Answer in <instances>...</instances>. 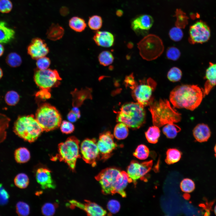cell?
<instances>
[{
  "label": "cell",
  "instance_id": "18",
  "mask_svg": "<svg viewBox=\"0 0 216 216\" xmlns=\"http://www.w3.org/2000/svg\"><path fill=\"white\" fill-rule=\"evenodd\" d=\"M206 82L202 89L204 97L216 85V63L209 62L205 76Z\"/></svg>",
  "mask_w": 216,
  "mask_h": 216
},
{
  "label": "cell",
  "instance_id": "34",
  "mask_svg": "<svg viewBox=\"0 0 216 216\" xmlns=\"http://www.w3.org/2000/svg\"><path fill=\"white\" fill-rule=\"evenodd\" d=\"M6 61L8 65L13 68L19 66L22 62L21 57L16 52H11L9 53L6 58Z\"/></svg>",
  "mask_w": 216,
  "mask_h": 216
},
{
  "label": "cell",
  "instance_id": "32",
  "mask_svg": "<svg viewBox=\"0 0 216 216\" xmlns=\"http://www.w3.org/2000/svg\"><path fill=\"white\" fill-rule=\"evenodd\" d=\"M176 20L175 26L181 28H184L188 24V18L185 13L180 9H177L176 12Z\"/></svg>",
  "mask_w": 216,
  "mask_h": 216
},
{
  "label": "cell",
  "instance_id": "57",
  "mask_svg": "<svg viewBox=\"0 0 216 216\" xmlns=\"http://www.w3.org/2000/svg\"><path fill=\"white\" fill-rule=\"evenodd\" d=\"M214 212L216 215V205L215 206L214 208Z\"/></svg>",
  "mask_w": 216,
  "mask_h": 216
},
{
  "label": "cell",
  "instance_id": "51",
  "mask_svg": "<svg viewBox=\"0 0 216 216\" xmlns=\"http://www.w3.org/2000/svg\"><path fill=\"white\" fill-rule=\"evenodd\" d=\"M79 118L78 116L71 110L67 115V118L68 121L72 123L76 122Z\"/></svg>",
  "mask_w": 216,
  "mask_h": 216
},
{
  "label": "cell",
  "instance_id": "39",
  "mask_svg": "<svg viewBox=\"0 0 216 216\" xmlns=\"http://www.w3.org/2000/svg\"><path fill=\"white\" fill-rule=\"evenodd\" d=\"M102 22V19L100 16L94 15L89 17L88 25L91 29L97 30L101 28Z\"/></svg>",
  "mask_w": 216,
  "mask_h": 216
},
{
  "label": "cell",
  "instance_id": "13",
  "mask_svg": "<svg viewBox=\"0 0 216 216\" xmlns=\"http://www.w3.org/2000/svg\"><path fill=\"white\" fill-rule=\"evenodd\" d=\"M153 161L150 160L140 163L132 160L128 167L127 173L131 182L134 184L137 180L143 177L151 170Z\"/></svg>",
  "mask_w": 216,
  "mask_h": 216
},
{
  "label": "cell",
  "instance_id": "46",
  "mask_svg": "<svg viewBox=\"0 0 216 216\" xmlns=\"http://www.w3.org/2000/svg\"><path fill=\"white\" fill-rule=\"evenodd\" d=\"M107 207L110 214H116L119 211L120 204L117 200H111L108 202Z\"/></svg>",
  "mask_w": 216,
  "mask_h": 216
},
{
  "label": "cell",
  "instance_id": "26",
  "mask_svg": "<svg viewBox=\"0 0 216 216\" xmlns=\"http://www.w3.org/2000/svg\"><path fill=\"white\" fill-rule=\"evenodd\" d=\"M145 135L149 142L152 144L157 143L160 135L159 127L154 125L150 127L145 132Z\"/></svg>",
  "mask_w": 216,
  "mask_h": 216
},
{
  "label": "cell",
  "instance_id": "14",
  "mask_svg": "<svg viewBox=\"0 0 216 216\" xmlns=\"http://www.w3.org/2000/svg\"><path fill=\"white\" fill-rule=\"evenodd\" d=\"M97 145L101 155V158L104 160L110 157L112 152L117 146L114 141L113 135L109 131L100 135Z\"/></svg>",
  "mask_w": 216,
  "mask_h": 216
},
{
  "label": "cell",
  "instance_id": "54",
  "mask_svg": "<svg viewBox=\"0 0 216 216\" xmlns=\"http://www.w3.org/2000/svg\"><path fill=\"white\" fill-rule=\"evenodd\" d=\"M116 14L118 16H121L123 14V12L121 10H118L116 11Z\"/></svg>",
  "mask_w": 216,
  "mask_h": 216
},
{
  "label": "cell",
  "instance_id": "44",
  "mask_svg": "<svg viewBox=\"0 0 216 216\" xmlns=\"http://www.w3.org/2000/svg\"><path fill=\"white\" fill-rule=\"evenodd\" d=\"M36 65L38 69L44 70L48 68L51 64L50 59L45 56L37 59Z\"/></svg>",
  "mask_w": 216,
  "mask_h": 216
},
{
  "label": "cell",
  "instance_id": "56",
  "mask_svg": "<svg viewBox=\"0 0 216 216\" xmlns=\"http://www.w3.org/2000/svg\"><path fill=\"white\" fill-rule=\"evenodd\" d=\"M214 155L215 157H216V144H215L214 147Z\"/></svg>",
  "mask_w": 216,
  "mask_h": 216
},
{
  "label": "cell",
  "instance_id": "9",
  "mask_svg": "<svg viewBox=\"0 0 216 216\" xmlns=\"http://www.w3.org/2000/svg\"><path fill=\"white\" fill-rule=\"evenodd\" d=\"M156 85V82L151 78L140 80L132 89L133 98L144 107L149 105L153 100L152 94Z\"/></svg>",
  "mask_w": 216,
  "mask_h": 216
},
{
  "label": "cell",
  "instance_id": "47",
  "mask_svg": "<svg viewBox=\"0 0 216 216\" xmlns=\"http://www.w3.org/2000/svg\"><path fill=\"white\" fill-rule=\"evenodd\" d=\"M9 198L8 193L3 187L2 184L0 183V205L4 206L7 204Z\"/></svg>",
  "mask_w": 216,
  "mask_h": 216
},
{
  "label": "cell",
  "instance_id": "8",
  "mask_svg": "<svg viewBox=\"0 0 216 216\" xmlns=\"http://www.w3.org/2000/svg\"><path fill=\"white\" fill-rule=\"evenodd\" d=\"M140 53L143 59L148 60L154 59L159 57L164 50L162 40L158 36L148 35L137 44Z\"/></svg>",
  "mask_w": 216,
  "mask_h": 216
},
{
  "label": "cell",
  "instance_id": "21",
  "mask_svg": "<svg viewBox=\"0 0 216 216\" xmlns=\"http://www.w3.org/2000/svg\"><path fill=\"white\" fill-rule=\"evenodd\" d=\"M193 136L198 142H207L211 137V132L208 126L204 123H200L196 125L193 130Z\"/></svg>",
  "mask_w": 216,
  "mask_h": 216
},
{
  "label": "cell",
  "instance_id": "25",
  "mask_svg": "<svg viewBox=\"0 0 216 216\" xmlns=\"http://www.w3.org/2000/svg\"><path fill=\"white\" fill-rule=\"evenodd\" d=\"M70 28L75 31L81 32L84 31L86 27L84 20L78 16L72 17L69 21Z\"/></svg>",
  "mask_w": 216,
  "mask_h": 216
},
{
  "label": "cell",
  "instance_id": "20",
  "mask_svg": "<svg viewBox=\"0 0 216 216\" xmlns=\"http://www.w3.org/2000/svg\"><path fill=\"white\" fill-rule=\"evenodd\" d=\"M93 39L98 45L105 47L112 46L114 41L113 35L111 33L106 31L96 32Z\"/></svg>",
  "mask_w": 216,
  "mask_h": 216
},
{
  "label": "cell",
  "instance_id": "28",
  "mask_svg": "<svg viewBox=\"0 0 216 216\" xmlns=\"http://www.w3.org/2000/svg\"><path fill=\"white\" fill-rule=\"evenodd\" d=\"M182 153L178 149L174 148L168 149L166 152L165 162L168 164L175 163L180 159Z\"/></svg>",
  "mask_w": 216,
  "mask_h": 216
},
{
  "label": "cell",
  "instance_id": "52",
  "mask_svg": "<svg viewBox=\"0 0 216 216\" xmlns=\"http://www.w3.org/2000/svg\"><path fill=\"white\" fill-rule=\"evenodd\" d=\"M60 13L62 16H65L69 14V10L67 7L63 6L60 9Z\"/></svg>",
  "mask_w": 216,
  "mask_h": 216
},
{
  "label": "cell",
  "instance_id": "6",
  "mask_svg": "<svg viewBox=\"0 0 216 216\" xmlns=\"http://www.w3.org/2000/svg\"><path fill=\"white\" fill-rule=\"evenodd\" d=\"M35 117L43 131L49 132L58 128L62 121L58 110L47 103H43L39 106Z\"/></svg>",
  "mask_w": 216,
  "mask_h": 216
},
{
  "label": "cell",
  "instance_id": "22",
  "mask_svg": "<svg viewBox=\"0 0 216 216\" xmlns=\"http://www.w3.org/2000/svg\"><path fill=\"white\" fill-rule=\"evenodd\" d=\"M15 32L8 27L4 22H0V43L7 44L14 37Z\"/></svg>",
  "mask_w": 216,
  "mask_h": 216
},
{
  "label": "cell",
  "instance_id": "42",
  "mask_svg": "<svg viewBox=\"0 0 216 216\" xmlns=\"http://www.w3.org/2000/svg\"><path fill=\"white\" fill-rule=\"evenodd\" d=\"M57 206L55 204L47 202L44 204L41 208L43 214L46 216H52L55 213Z\"/></svg>",
  "mask_w": 216,
  "mask_h": 216
},
{
  "label": "cell",
  "instance_id": "27",
  "mask_svg": "<svg viewBox=\"0 0 216 216\" xmlns=\"http://www.w3.org/2000/svg\"><path fill=\"white\" fill-rule=\"evenodd\" d=\"M181 130L180 127L173 123L165 125L163 128L162 131L167 138L173 139L176 136Z\"/></svg>",
  "mask_w": 216,
  "mask_h": 216
},
{
  "label": "cell",
  "instance_id": "37",
  "mask_svg": "<svg viewBox=\"0 0 216 216\" xmlns=\"http://www.w3.org/2000/svg\"><path fill=\"white\" fill-rule=\"evenodd\" d=\"M195 187L194 182L191 179L189 178L184 179L180 184V188L181 190L186 193H190L193 192Z\"/></svg>",
  "mask_w": 216,
  "mask_h": 216
},
{
  "label": "cell",
  "instance_id": "45",
  "mask_svg": "<svg viewBox=\"0 0 216 216\" xmlns=\"http://www.w3.org/2000/svg\"><path fill=\"white\" fill-rule=\"evenodd\" d=\"M180 54V51L178 48L172 46L168 49L166 55L168 59L171 60L176 61L179 58Z\"/></svg>",
  "mask_w": 216,
  "mask_h": 216
},
{
  "label": "cell",
  "instance_id": "41",
  "mask_svg": "<svg viewBox=\"0 0 216 216\" xmlns=\"http://www.w3.org/2000/svg\"><path fill=\"white\" fill-rule=\"evenodd\" d=\"M169 34L170 39L172 40L178 41L180 40L182 38L183 33L181 28L175 26L170 29Z\"/></svg>",
  "mask_w": 216,
  "mask_h": 216
},
{
  "label": "cell",
  "instance_id": "30",
  "mask_svg": "<svg viewBox=\"0 0 216 216\" xmlns=\"http://www.w3.org/2000/svg\"><path fill=\"white\" fill-rule=\"evenodd\" d=\"M10 121L9 118L5 115L0 113V143L6 138V130L9 127Z\"/></svg>",
  "mask_w": 216,
  "mask_h": 216
},
{
  "label": "cell",
  "instance_id": "11",
  "mask_svg": "<svg viewBox=\"0 0 216 216\" xmlns=\"http://www.w3.org/2000/svg\"><path fill=\"white\" fill-rule=\"evenodd\" d=\"M188 40L192 44H202L207 41L211 36V30L205 22L200 20L190 26Z\"/></svg>",
  "mask_w": 216,
  "mask_h": 216
},
{
  "label": "cell",
  "instance_id": "24",
  "mask_svg": "<svg viewBox=\"0 0 216 216\" xmlns=\"http://www.w3.org/2000/svg\"><path fill=\"white\" fill-rule=\"evenodd\" d=\"M14 156L15 161L19 164L28 162L31 157L29 151L24 147H20L16 149L14 152Z\"/></svg>",
  "mask_w": 216,
  "mask_h": 216
},
{
  "label": "cell",
  "instance_id": "4",
  "mask_svg": "<svg viewBox=\"0 0 216 216\" xmlns=\"http://www.w3.org/2000/svg\"><path fill=\"white\" fill-rule=\"evenodd\" d=\"M13 131L19 137L30 143L35 141L43 131L32 114L19 116L14 123Z\"/></svg>",
  "mask_w": 216,
  "mask_h": 216
},
{
  "label": "cell",
  "instance_id": "35",
  "mask_svg": "<svg viewBox=\"0 0 216 216\" xmlns=\"http://www.w3.org/2000/svg\"><path fill=\"white\" fill-rule=\"evenodd\" d=\"M5 101L6 104L10 106H14L19 102L20 96L18 94L14 91H8L5 95Z\"/></svg>",
  "mask_w": 216,
  "mask_h": 216
},
{
  "label": "cell",
  "instance_id": "31",
  "mask_svg": "<svg viewBox=\"0 0 216 216\" xmlns=\"http://www.w3.org/2000/svg\"><path fill=\"white\" fill-rule=\"evenodd\" d=\"M14 182L15 185L20 189H25L28 186L29 180L28 176L25 173L18 174L14 177Z\"/></svg>",
  "mask_w": 216,
  "mask_h": 216
},
{
  "label": "cell",
  "instance_id": "36",
  "mask_svg": "<svg viewBox=\"0 0 216 216\" xmlns=\"http://www.w3.org/2000/svg\"><path fill=\"white\" fill-rule=\"evenodd\" d=\"M114 57L112 54L109 51H105L101 52L98 56L99 61L102 65L108 66L113 62Z\"/></svg>",
  "mask_w": 216,
  "mask_h": 216
},
{
  "label": "cell",
  "instance_id": "15",
  "mask_svg": "<svg viewBox=\"0 0 216 216\" xmlns=\"http://www.w3.org/2000/svg\"><path fill=\"white\" fill-rule=\"evenodd\" d=\"M85 201V203H82L74 200H71L69 201L70 207L81 209L88 216H103L106 214V211L98 204L88 200Z\"/></svg>",
  "mask_w": 216,
  "mask_h": 216
},
{
  "label": "cell",
  "instance_id": "16",
  "mask_svg": "<svg viewBox=\"0 0 216 216\" xmlns=\"http://www.w3.org/2000/svg\"><path fill=\"white\" fill-rule=\"evenodd\" d=\"M27 52L34 59H37L45 56L49 50L45 41L41 38H36L33 39L28 46Z\"/></svg>",
  "mask_w": 216,
  "mask_h": 216
},
{
  "label": "cell",
  "instance_id": "49",
  "mask_svg": "<svg viewBox=\"0 0 216 216\" xmlns=\"http://www.w3.org/2000/svg\"><path fill=\"white\" fill-rule=\"evenodd\" d=\"M35 96L42 100L50 98L51 97L50 89L40 88V90L36 93Z\"/></svg>",
  "mask_w": 216,
  "mask_h": 216
},
{
  "label": "cell",
  "instance_id": "55",
  "mask_svg": "<svg viewBox=\"0 0 216 216\" xmlns=\"http://www.w3.org/2000/svg\"><path fill=\"white\" fill-rule=\"evenodd\" d=\"M3 73L2 70L1 68H0V79L2 78L3 76Z\"/></svg>",
  "mask_w": 216,
  "mask_h": 216
},
{
  "label": "cell",
  "instance_id": "48",
  "mask_svg": "<svg viewBox=\"0 0 216 216\" xmlns=\"http://www.w3.org/2000/svg\"><path fill=\"white\" fill-rule=\"evenodd\" d=\"M13 7V5L10 0H0V12L3 13L10 12Z\"/></svg>",
  "mask_w": 216,
  "mask_h": 216
},
{
  "label": "cell",
  "instance_id": "19",
  "mask_svg": "<svg viewBox=\"0 0 216 216\" xmlns=\"http://www.w3.org/2000/svg\"><path fill=\"white\" fill-rule=\"evenodd\" d=\"M154 23L153 17L150 15L143 14L135 18L132 22L131 26L135 31H147L152 26Z\"/></svg>",
  "mask_w": 216,
  "mask_h": 216
},
{
  "label": "cell",
  "instance_id": "23",
  "mask_svg": "<svg viewBox=\"0 0 216 216\" xmlns=\"http://www.w3.org/2000/svg\"><path fill=\"white\" fill-rule=\"evenodd\" d=\"M64 34L63 28L58 24L52 23L47 30L46 35L48 38L52 41L61 39Z\"/></svg>",
  "mask_w": 216,
  "mask_h": 216
},
{
  "label": "cell",
  "instance_id": "38",
  "mask_svg": "<svg viewBox=\"0 0 216 216\" xmlns=\"http://www.w3.org/2000/svg\"><path fill=\"white\" fill-rule=\"evenodd\" d=\"M16 211L19 216H27L30 213V207L26 203L19 201L16 204Z\"/></svg>",
  "mask_w": 216,
  "mask_h": 216
},
{
  "label": "cell",
  "instance_id": "12",
  "mask_svg": "<svg viewBox=\"0 0 216 216\" xmlns=\"http://www.w3.org/2000/svg\"><path fill=\"white\" fill-rule=\"evenodd\" d=\"M80 151L83 160L93 166L96 165L100 153L95 139H86L81 143Z\"/></svg>",
  "mask_w": 216,
  "mask_h": 216
},
{
  "label": "cell",
  "instance_id": "7",
  "mask_svg": "<svg viewBox=\"0 0 216 216\" xmlns=\"http://www.w3.org/2000/svg\"><path fill=\"white\" fill-rule=\"evenodd\" d=\"M79 144L80 141L76 137L71 136L58 145L57 158L67 164L72 171L75 170L77 159L81 157Z\"/></svg>",
  "mask_w": 216,
  "mask_h": 216
},
{
  "label": "cell",
  "instance_id": "5",
  "mask_svg": "<svg viewBox=\"0 0 216 216\" xmlns=\"http://www.w3.org/2000/svg\"><path fill=\"white\" fill-rule=\"evenodd\" d=\"M146 116L143 106L137 102H131L122 106L118 113L117 120L128 127L138 129L145 123Z\"/></svg>",
  "mask_w": 216,
  "mask_h": 216
},
{
  "label": "cell",
  "instance_id": "29",
  "mask_svg": "<svg viewBox=\"0 0 216 216\" xmlns=\"http://www.w3.org/2000/svg\"><path fill=\"white\" fill-rule=\"evenodd\" d=\"M128 127L124 123L119 122L115 126L114 130V135L119 140L126 138L128 134Z\"/></svg>",
  "mask_w": 216,
  "mask_h": 216
},
{
  "label": "cell",
  "instance_id": "40",
  "mask_svg": "<svg viewBox=\"0 0 216 216\" xmlns=\"http://www.w3.org/2000/svg\"><path fill=\"white\" fill-rule=\"evenodd\" d=\"M182 75V72L180 69L176 67H173L168 71L167 77L170 81L175 82L179 81Z\"/></svg>",
  "mask_w": 216,
  "mask_h": 216
},
{
  "label": "cell",
  "instance_id": "17",
  "mask_svg": "<svg viewBox=\"0 0 216 216\" xmlns=\"http://www.w3.org/2000/svg\"><path fill=\"white\" fill-rule=\"evenodd\" d=\"M35 178L37 182L43 189H54L56 187L51 171L47 168L41 167L38 169Z\"/></svg>",
  "mask_w": 216,
  "mask_h": 216
},
{
  "label": "cell",
  "instance_id": "43",
  "mask_svg": "<svg viewBox=\"0 0 216 216\" xmlns=\"http://www.w3.org/2000/svg\"><path fill=\"white\" fill-rule=\"evenodd\" d=\"M60 127L61 132L66 134H68L72 133L75 129V127L74 124L72 122L69 121H62Z\"/></svg>",
  "mask_w": 216,
  "mask_h": 216
},
{
  "label": "cell",
  "instance_id": "1",
  "mask_svg": "<svg viewBox=\"0 0 216 216\" xmlns=\"http://www.w3.org/2000/svg\"><path fill=\"white\" fill-rule=\"evenodd\" d=\"M95 178L100 183L103 194H118L123 197H126L125 189L128 184L131 182L127 172L114 167L102 170Z\"/></svg>",
  "mask_w": 216,
  "mask_h": 216
},
{
  "label": "cell",
  "instance_id": "53",
  "mask_svg": "<svg viewBox=\"0 0 216 216\" xmlns=\"http://www.w3.org/2000/svg\"><path fill=\"white\" fill-rule=\"evenodd\" d=\"M4 51V47L3 46L1 43H0V57L3 55Z\"/></svg>",
  "mask_w": 216,
  "mask_h": 216
},
{
  "label": "cell",
  "instance_id": "50",
  "mask_svg": "<svg viewBox=\"0 0 216 216\" xmlns=\"http://www.w3.org/2000/svg\"><path fill=\"white\" fill-rule=\"evenodd\" d=\"M125 82L127 86L129 87L131 89L134 87L136 83L133 74L130 75L126 78Z\"/></svg>",
  "mask_w": 216,
  "mask_h": 216
},
{
  "label": "cell",
  "instance_id": "2",
  "mask_svg": "<svg viewBox=\"0 0 216 216\" xmlns=\"http://www.w3.org/2000/svg\"><path fill=\"white\" fill-rule=\"evenodd\" d=\"M203 98L202 89L197 85H182L172 90L169 99L174 108L193 111L200 105Z\"/></svg>",
  "mask_w": 216,
  "mask_h": 216
},
{
  "label": "cell",
  "instance_id": "10",
  "mask_svg": "<svg viewBox=\"0 0 216 216\" xmlns=\"http://www.w3.org/2000/svg\"><path fill=\"white\" fill-rule=\"evenodd\" d=\"M34 80L40 88L50 89L51 88L58 86L60 83L62 78L56 70L38 69L34 73Z\"/></svg>",
  "mask_w": 216,
  "mask_h": 216
},
{
  "label": "cell",
  "instance_id": "33",
  "mask_svg": "<svg viewBox=\"0 0 216 216\" xmlns=\"http://www.w3.org/2000/svg\"><path fill=\"white\" fill-rule=\"evenodd\" d=\"M149 154L148 148L146 145L141 144L137 146L133 155L138 159L144 160L148 158Z\"/></svg>",
  "mask_w": 216,
  "mask_h": 216
},
{
  "label": "cell",
  "instance_id": "3",
  "mask_svg": "<svg viewBox=\"0 0 216 216\" xmlns=\"http://www.w3.org/2000/svg\"><path fill=\"white\" fill-rule=\"evenodd\" d=\"M149 105L152 123L159 128L168 124L179 122L181 119V114L172 107L166 99L153 100Z\"/></svg>",
  "mask_w": 216,
  "mask_h": 216
}]
</instances>
